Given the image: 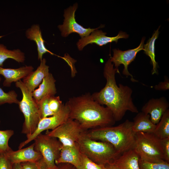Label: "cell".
<instances>
[{
  "instance_id": "cell-1",
  "label": "cell",
  "mask_w": 169,
  "mask_h": 169,
  "mask_svg": "<svg viewBox=\"0 0 169 169\" xmlns=\"http://www.w3.org/2000/svg\"><path fill=\"white\" fill-rule=\"evenodd\" d=\"M116 73L120 74L119 70L114 68L109 59L104 68L105 85L99 91L91 95L95 100L101 105H105L110 110L116 121L121 120L128 111L134 113L139 111L133 101L132 90L128 86L121 84L118 86Z\"/></svg>"
},
{
  "instance_id": "cell-27",
  "label": "cell",
  "mask_w": 169,
  "mask_h": 169,
  "mask_svg": "<svg viewBox=\"0 0 169 169\" xmlns=\"http://www.w3.org/2000/svg\"><path fill=\"white\" fill-rule=\"evenodd\" d=\"M139 164L141 169H169V163L165 161L152 162L140 158Z\"/></svg>"
},
{
  "instance_id": "cell-24",
  "label": "cell",
  "mask_w": 169,
  "mask_h": 169,
  "mask_svg": "<svg viewBox=\"0 0 169 169\" xmlns=\"http://www.w3.org/2000/svg\"><path fill=\"white\" fill-rule=\"evenodd\" d=\"M160 139L169 138V110L162 116L153 133Z\"/></svg>"
},
{
  "instance_id": "cell-5",
  "label": "cell",
  "mask_w": 169,
  "mask_h": 169,
  "mask_svg": "<svg viewBox=\"0 0 169 169\" xmlns=\"http://www.w3.org/2000/svg\"><path fill=\"white\" fill-rule=\"evenodd\" d=\"M15 86L20 89L22 94V99L18 104L24 118L21 133L29 135L35 131L42 119L39 105L33 98L32 92L22 81L16 82Z\"/></svg>"
},
{
  "instance_id": "cell-34",
  "label": "cell",
  "mask_w": 169,
  "mask_h": 169,
  "mask_svg": "<svg viewBox=\"0 0 169 169\" xmlns=\"http://www.w3.org/2000/svg\"><path fill=\"white\" fill-rule=\"evenodd\" d=\"M56 165L57 169H77L74 166L68 163H61Z\"/></svg>"
},
{
  "instance_id": "cell-14",
  "label": "cell",
  "mask_w": 169,
  "mask_h": 169,
  "mask_svg": "<svg viewBox=\"0 0 169 169\" xmlns=\"http://www.w3.org/2000/svg\"><path fill=\"white\" fill-rule=\"evenodd\" d=\"M34 143L24 148L13 151L12 149L5 153L12 163H21L25 162H37L42 158L39 152L35 150Z\"/></svg>"
},
{
  "instance_id": "cell-37",
  "label": "cell",
  "mask_w": 169,
  "mask_h": 169,
  "mask_svg": "<svg viewBox=\"0 0 169 169\" xmlns=\"http://www.w3.org/2000/svg\"><path fill=\"white\" fill-rule=\"evenodd\" d=\"M12 169H22L21 163H16L13 164Z\"/></svg>"
},
{
  "instance_id": "cell-38",
  "label": "cell",
  "mask_w": 169,
  "mask_h": 169,
  "mask_svg": "<svg viewBox=\"0 0 169 169\" xmlns=\"http://www.w3.org/2000/svg\"><path fill=\"white\" fill-rule=\"evenodd\" d=\"M0 80H1V78L0 77Z\"/></svg>"
},
{
  "instance_id": "cell-39",
  "label": "cell",
  "mask_w": 169,
  "mask_h": 169,
  "mask_svg": "<svg viewBox=\"0 0 169 169\" xmlns=\"http://www.w3.org/2000/svg\"><path fill=\"white\" fill-rule=\"evenodd\" d=\"M0 123H1V121H0Z\"/></svg>"
},
{
  "instance_id": "cell-2",
  "label": "cell",
  "mask_w": 169,
  "mask_h": 169,
  "mask_svg": "<svg viewBox=\"0 0 169 169\" xmlns=\"http://www.w3.org/2000/svg\"><path fill=\"white\" fill-rule=\"evenodd\" d=\"M65 103L69 118L77 121L84 131L113 126L115 123L110 110L95 100L90 93L71 97Z\"/></svg>"
},
{
  "instance_id": "cell-9",
  "label": "cell",
  "mask_w": 169,
  "mask_h": 169,
  "mask_svg": "<svg viewBox=\"0 0 169 169\" xmlns=\"http://www.w3.org/2000/svg\"><path fill=\"white\" fill-rule=\"evenodd\" d=\"M69 113L68 106L66 103L63 104L61 109L58 113L51 116L41 119L35 131L30 135L26 136L27 139L20 144L18 149H22L34 140L43 131L53 130L63 124L69 118Z\"/></svg>"
},
{
  "instance_id": "cell-13",
  "label": "cell",
  "mask_w": 169,
  "mask_h": 169,
  "mask_svg": "<svg viewBox=\"0 0 169 169\" xmlns=\"http://www.w3.org/2000/svg\"><path fill=\"white\" fill-rule=\"evenodd\" d=\"M169 107L168 101L165 97L162 96L150 99L142 107L141 110L142 112L149 115L151 120L156 125L168 109Z\"/></svg>"
},
{
  "instance_id": "cell-32",
  "label": "cell",
  "mask_w": 169,
  "mask_h": 169,
  "mask_svg": "<svg viewBox=\"0 0 169 169\" xmlns=\"http://www.w3.org/2000/svg\"><path fill=\"white\" fill-rule=\"evenodd\" d=\"M154 89L157 90H166L169 89V79L167 77H164L163 82H160L154 86Z\"/></svg>"
},
{
  "instance_id": "cell-17",
  "label": "cell",
  "mask_w": 169,
  "mask_h": 169,
  "mask_svg": "<svg viewBox=\"0 0 169 169\" xmlns=\"http://www.w3.org/2000/svg\"><path fill=\"white\" fill-rule=\"evenodd\" d=\"M31 65H25L16 69L5 68L0 66V74L3 76L5 80L3 85L10 87L13 82H16L23 79L33 71Z\"/></svg>"
},
{
  "instance_id": "cell-21",
  "label": "cell",
  "mask_w": 169,
  "mask_h": 169,
  "mask_svg": "<svg viewBox=\"0 0 169 169\" xmlns=\"http://www.w3.org/2000/svg\"><path fill=\"white\" fill-rule=\"evenodd\" d=\"M133 120L132 130L135 134L139 132L153 133L156 125L152 122L149 115L142 111L138 112Z\"/></svg>"
},
{
  "instance_id": "cell-23",
  "label": "cell",
  "mask_w": 169,
  "mask_h": 169,
  "mask_svg": "<svg viewBox=\"0 0 169 169\" xmlns=\"http://www.w3.org/2000/svg\"><path fill=\"white\" fill-rule=\"evenodd\" d=\"M159 28L160 27L154 32L151 37L149 39L146 44L144 45V53L150 58L151 63L153 66L151 71L152 74H157L158 64L155 60V44L158 36Z\"/></svg>"
},
{
  "instance_id": "cell-29",
  "label": "cell",
  "mask_w": 169,
  "mask_h": 169,
  "mask_svg": "<svg viewBox=\"0 0 169 169\" xmlns=\"http://www.w3.org/2000/svg\"><path fill=\"white\" fill-rule=\"evenodd\" d=\"M48 106L50 110L54 115L61 109L63 104L59 96H51L48 97Z\"/></svg>"
},
{
  "instance_id": "cell-16",
  "label": "cell",
  "mask_w": 169,
  "mask_h": 169,
  "mask_svg": "<svg viewBox=\"0 0 169 169\" xmlns=\"http://www.w3.org/2000/svg\"><path fill=\"white\" fill-rule=\"evenodd\" d=\"M56 80L53 74L49 73L43 79L38 88L32 92L33 97L38 104L44 98L55 96L57 93Z\"/></svg>"
},
{
  "instance_id": "cell-19",
  "label": "cell",
  "mask_w": 169,
  "mask_h": 169,
  "mask_svg": "<svg viewBox=\"0 0 169 169\" xmlns=\"http://www.w3.org/2000/svg\"><path fill=\"white\" fill-rule=\"evenodd\" d=\"M140 157L133 148L125 151L111 162L120 169H141Z\"/></svg>"
},
{
  "instance_id": "cell-12",
  "label": "cell",
  "mask_w": 169,
  "mask_h": 169,
  "mask_svg": "<svg viewBox=\"0 0 169 169\" xmlns=\"http://www.w3.org/2000/svg\"><path fill=\"white\" fill-rule=\"evenodd\" d=\"M104 27V25H101L88 36L79 39L76 44L78 50H82L86 45L89 44H95L100 46H102L108 43L113 42L117 43L119 39L127 38L129 37V35L126 33L121 31H120L115 36H107L105 35L106 34V33L98 29Z\"/></svg>"
},
{
  "instance_id": "cell-25",
  "label": "cell",
  "mask_w": 169,
  "mask_h": 169,
  "mask_svg": "<svg viewBox=\"0 0 169 169\" xmlns=\"http://www.w3.org/2000/svg\"><path fill=\"white\" fill-rule=\"evenodd\" d=\"M14 134V131L12 130H0V153H6L12 149L8 143Z\"/></svg>"
},
{
  "instance_id": "cell-30",
  "label": "cell",
  "mask_w": 169,
  "mask_h": 169,
  "mask_svg": "<svg viewBox=\"0 0 169 169\" xmlns=\"http://www.w3.org/2000/svg\"><path fill=\"white\" fill-rule=\"evenodd\" d=\"M13 164L5 153H0V169H12Z\"/></svg>"
},
{
  "instance_id": "cell-8",
  "label": "cell",
  "mask_w": 169,
  "mask_h": 169,
  "mask_svg": "<svg viewBox=\"0 0 169 169\" xmlns=\"http://www.w3.org/2000/svg\"><path fill=\"white\" fill-rule=\"evenodd\" d=\"M84 131L76 120L69 118L54 129L45 133L48 136L57 138L63 146L75 145L81 133Z\"/></svg>"
},
{
  "instance_id": "cell-18",
  "label": "cell",
  "mask_w": 169,
  "mask_h": 169,
  "mask_svg": "<svg viewBox=\"0 0 169 169\" xmlns=\"http://www.w3.org/2000/svg\"><path fill=\"white\" fill-rule=\"evenodd\" d=\"M81 152L76 143L73 146L62 145L59 158L55 161L57 165L61 163H68L76 168L80 164Z\"/></svg>"
},
{
  "instance_id": "cell-31",
  "label": "cell",
  "mask_w": 169,
  "mask_h": 169,
  "mask_svg": "<svg viewBox=\"0 0 169 169\" xmlns=\"http://www.w3.org/2000/svg\"><path fill=\"white\" fill-rule=\"evenodd\" d=\"M161 142L164 160L169 162V138L161 139Z\"/></svg>"
},
{
  "instance_id": "cell-33",
  "label": "cell",
  "mask_w": 169,
  "mask_h": 169,
  "mask_svg": "<svg viewBox=\"0 0 169 169\" xmlns=\"http://www.w3.org/2000/svg\"><path fill=\"white\" fill-rule=\"evenodd\" d=\"M22 169H39L37 162L28 161L21 163Z\"/></svg>"
},
{
  "instance_id": "cell-10",
  "label": "cell",
  "mask_w": 169,
  "mask_h": 169,
  "mask_svg": "<svg viewBox=\"0 0 169 169\" xmlns=\"http://www.w3.org/2000/svg\"><path fill=\"white\" fill-rule=\"evenodd\" d=\"M78 7V4L75 3L64 10L63 23L58 26L62 37H66L71 33H75L81 38L88 36L98 28H85L77 22L75 13Z\"/></svg>"
},
{
  "instance_id": "cell-6",
  "label": "cell",
  "mask_w": 169,
  "mask_h": 169,
  "mask_svg": "<svg viewBox=\"0 0 169 169\" xmlns=\"http://www.w3.org/2000/svg\"><path fill=\"white\" fill-rule=\"evenodd\" d=\"M133 149L141 160L152 162L164 161L161 139L153 133H135Z\"/></svg>"
},
{
  "instance_id": "cell-28",
  "label": "cell",
  "mask_w": 169,
  "mask_h": 169,
  "mask_svg": "<svg viewBox=\"0 0 169 169\" xmlns=\"http://www.w3.org/2000/svg\"><path fill=\"white\" fill-rule=\"evenodd\" d=\"M77 169H105V166L93 162L81 153L80 163Z\"/></svg>"
},
{
  "instance_id": "cell-7",
  "label": "cell",
  "mask_w": 169,
  "mask_h": 169,
  "mask_svg": "<svg viewBox=\"0 0 169 169\" xmlns=\"http://www.w3.org/2000/svg\"><path fill=\"white\" fill-rule=\"evenodd\" d=\"M34 140V149L41 154L48 169H56L55 161L59 157L62 145L57 138L41 133Z\"/></svg>"
},
{
  "instance_id": "cell-20",
  "label": "cell",
  "mask_w": 169,
  "mask_h": 169,
  "mask_svg": "<svg viewBox=\"0 0 169 169\" xmlns=\"http://www.w3.org/2000/svg\"><path fill=\"white\" fill-rule=\"evenodd\" d=\"M25 34L28 39L35 43L37 47L38 60L41 61L43 59V55L46 53L54 54L46 48L44 44L45 41L43 38L42 32L38 24L32 25L26 30Z\"/></svg>"
},
{
  "instance_id": "cell-26",
  "label": "cell",
  "mask_w": 169,
  "mask_h": 169,
  "mask_svg": "<svg viewBox=\"0 0 169 169\" xmlns=\"http://www.w3.org/2000/svg\"><path fill=\"white\" fill-rule=\"evenodd\" d=\"M19 101L18 99L17 94L14 90L6 92L0 87V105L6 103L18 104Z\"/></svg>"
},
{
  "instance_id": "cell-4",
  "label": "cell",
  "mask_w": 169,
  "mask_h": 169,
  "mask_svg": "<svg viewBox=\"0 0 169 169\" xmlns=\"http://www.w3.org/2000/svg\"><path fill=\"white\" fill-rule=\"evenodd\" d=\"M86 131L81 133L77 143L81 152L89 159L97 164L105 166L119 156L111 144L91 139Z\"/></svg>"
},
{
  "instance_id": "cell-15",
  "label": "cell",
  "mask_w": 169,
  "mask_h": 169,
  "mask_svg": "<svg viewBox=\"0 0 169 169\" xmlns=\"http://www.w3.org/2000/svg\"><path fill=\"white\" fill-rule=\"evenodd\" d=\"M46 63V59L43 58L36 69L30 72L23 79V83L31 92L35 90L50 73L49 66Z\"/></svg>"
},
{
  "instance_id": "cell-35",
  "label": "cell",
  "mask_w": 169,
  "mask_h": 169,
  "mask_svg": "<svg viewBox=\"0 0 169 169\" xmlns=\"http://www.w3.org/2000/svg\"><path fill=\"white\" fill-rule=\"evenodd\" d=\"M39 169H48L43 158L36 162Z\"/></svg>"
},
{
  "instance_id": "cell-3",
  "label": "cell",
  "mask_w": 169,
  "mask_h": 169,
  "mask_svg": "<svg viewBox=\"0 0 169 169\" xmlns=\"http://www.w3.org/2000/svg\"><path fill=\"white\" fill-rule=\"evenodd\" d=\"M133 122L126 120L116 126L96 128L86 131L91 139L108 142L111 144L120 156L133 148L135 134L132 130Z\"/></svg>"
},
{
  "instance_id": "cell-11",
  "label": "cell",
  "mask_w": 169,
  "mask_h": 169,
  "mask_svg": "<svg viewBox=\"0 0 169 169\" xmlns=\"http://www.w3.org/2000/svg\"><path fill=\"white\" fill-rule=\"evenodd\" d=\"M145 39L144 37L142 38L141 43L137 47L133 49L125 51H122L119 49H113V54L112 57L110 58V61L114 64L115 68L119 70L118 67L121 64H123L124 68L122 71L123 75L126 76H130L131 79L133 82H137L128 70L129 65L136 58L137 54L140 51L143 50L144 42Z\"/></svg>"
},
{
  "instance_id": "cell-36",
  "label": "cell",
  "mask_w": 169,
  "mask_h": 169,
  "mask_svg": "<svg viewBox=\"0 0 169 169\" xmlns=\"http://www.w3.org/2000/svg\"><path fill=\"white\" fill-rule=\"evenodd\" d=\"M105 169H120L111 161L105 165Z\"/></svg>"
},
{
  "instance_id": "cell-22",
  "label": "cell",
  "mask_w": 169,
  "mask_h": 169,
  "mask_svg": "<svg viewBox=\"0 0 169 169\" xmlns=\"http://www.w3.org/2000/svg\"><path fill=\"white\" fill-rule=\"evenodd\" d=\"M8 59L23 63L25 60V56L24 53L19 49L9 50L3 44H0V66L3 67V63Z\"/></svg>"
}]
</instances>
